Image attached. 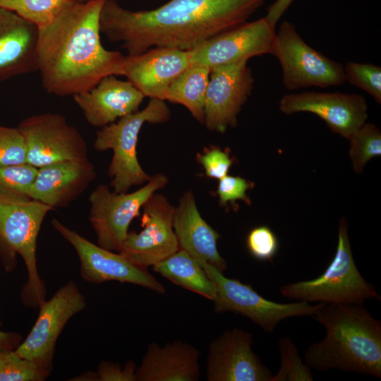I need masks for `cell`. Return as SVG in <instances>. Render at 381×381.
<instances>
[{"label": "cell", "instance_id": "cell-1", "mask_svg": "<svg viewBox=\"0 0 381 381\" xmlns=\"http://www.w3.org/2000/svg\"><path fill=\"white\" fill-rule=\"evenodd\" d=\"M267 0H169L151 10L131 11L104 0L100 32L127 55L164 47L189 51L248 21Z\"/></svg>", "mask_w": 381, "mask_h": 381}, {"label": "cell", "instance_id": "cell-2", "mask_svg": "<svg viewBox=\"0 0 381 381\" xmlns=\"http://www.w3.org/2000/svg\"><path fill=\"white\" fill-rule=\"evenodd\" d=\"M104 0H71L39 28L37 71L44 89L56 96L87 91L103 78L122 75L125 55L106 49L99 17Z\"/></svg>", "mask_w": 381, "mask_h": 381}, {"label": "cell", "instance_id": "cell-3", "mask_svg": "<svg viewBox=\"0 0 381 381\" xmlns=\"http://www.w3.org/2000/svg\"><path fill=\"white\" fill-rule=\"evenodd\" d=\"M313 318L324 326L326 335L305 352L311 369L381 378V321L363 304L323 303Z\"/></svg>", "mask_w": 381, "mask_h": 381}, {"label": "cell", "instance_id": "cell-4", "mask_svg": "<svg viewBox=\"0 0 381 381\" xmlns=\"http://www.w3.org/2000/svg\"><path fill=\"white\" fill-rule=\"evenodd\" d=\"M279 294L296 301L325 303L363 304L380 300L375 286L366 281L355 263L348 234V222L340 219L334 257L318 277L279 287Z\"/></svg>", "mask_w": 381, "mask_h": 381}, {"label": "cell", "instance_id": "cell-5", "mask_svg": "<svg viewBox=\"0 0 381 381\" xmlns=\"http://www.w3.org/2000/svg\"><path fill=\"white\" fill-rule=\"evenodd\" d=\"M170 118L171 111L164 101L152 98L141 111L97 131L94 142L95 150H113L108 174L114 192H128L132 186L143 185L150 180L151 176L143 170L137 157L138 135L145 123H163Z\"/></svg>", "mask_w": 381, "mask_h": 381}, {"label": "cell", "instance_id": "cell-6", "mask_svg": "<svg viewBox=\"0 0 381 381\" xmlns=\"http://www.w3.org/2000/svg\"><path fill=\"white\" fill-rule=\"evenodd\" d=\"M52 210L37 200L0 196V239L25 262L28 281L21 295L24 303L31 307H40L45 301V289L37 266V241L44 217Z\"/></svg>", "mask_w": 381, "mask_h": 381}, {"label": "cell", "instance_id": "cell-7", "mask_svg": "<svg viewBox=\"0 0 381 381\" xmlns=\"http://www.w3.org/2000/svg\"><path fill=\"white\" fill-rule=\"evenodd\" d=\"M279 62L282 85L289 91L339 86L346 83L344 65L309 46L291 22L276 31L272 53Z\"/></svg>", "mask_w": 381, "mask_h": 381}, {"label": "cell", "instance_id": "cell-8", "mask_svg": "<svg viewBox=\"0 0 381 381\" xmlns=\"http://www.w3.org/2000/svg\"><path fill=\"white\" fill-rule=\"evenodd\" d=\"M216 289L213 301L217 313H234L248 318L265 332L272 333L284 320L313 317L323 303L312 305L305 301L280 303L263 298L249 284L225 277L213 265L198 261Z\"/></svg>", "mask_w": 381, "mask_h": 381}, {"label": "cell", "instance_id": "cell-9", "mask_svg": "<svg viewBox=\"0 0 381 381\" xmlns=\"http://www.w3.org/2000/svg\"><path fill=\"white\" fill-rule=\"evenodd\" d=\"M167 183L164 174H156L132 193H116L104 184L97 186L89 197V220L97 235V245L119 253L131 221L139 215L147 200Z\"/></svg>", "mask_w": 381, "mask_h": 381}, {"label": "cell", "instance_id": "cell-10", "mask_svg": "<svg viewBox=\"0 0 381 381\" xmlns=\"http://www.w3.org/2000/svg\"><path fill=\"white\" fill-rule=\"evenodd\" d=\"M17 128L25 142L27 163L36 168L57 162L89 159L83 137L59 114L32 115Z\"/></svg>", "mask_w": 381, "mask_h": 381}, {"label": "cell", "instance_id": "cell-11", "mask_svg": "<svg viewBox=\"0 0 381 381\" xmlns=\"http://www.w3.org/2000/svg\"><path fill=\"white\" fill-rule=\"evenodd\" d=\"M85 306V300L77 285L70 281L47 301L40 306L35 325L26 339L15 349L49 374L56 340L67 322Z\"/></svg>", "mask_w": 381, "mask_h": 381}, {"label": "cell", "instance_id": "cell-12", "mask_svg": "<svg viewBox=\"0 0 381 381\" xmlns=\"http://www.w3.org/2000/svg\"><path fill=\"white\" fill-rule=\"evenodd\" d=\"M52 224L76 251L80 262V274L86 282L101 284L116 281L140 286L159 294H164L163 284L147 269L134 265L119 253H115L94 244L55 218Z\"/></svg>", "mask_w": 381, "mask_h": 381}, {"label": "cell", "instance_id": "cell-13", "mask_svg": "<svg viewBox=\"0 0 381 381\" xmlns=\"http://www.w3.org/2000/svg\"><path fill=\"white\" fill-rule=\"evenodd\" d=\"M142 231L128 232L119 253L147 269L179 248L173 227L174 208L167 197L155 193L143 206Z\"/></svg>", "mask_w": 381, "mask_h": 381}, {"label": "cell", "instance_id": "cell-14", "mask_svg": "<svg viewBox=\"0 0 381 381\" xmlns=\"http://www.w3.org/2000/svg\"><path fill=\"white\" fill-rule=\"evenodd\" d=\"M248 61L211 68L207 85L204 124L214 132L235 128L238 115L250 96L255 79Z\"/></svg>", "mask_w": 381, "mask_h": 381}, {"label": "cell", "instance_id": "cell-15", "mask_svg": "<svg viewBox=\"0 0 381 381\" xmlns=\"http://www.w3.org/2000/svg\"><path fill=\"white\" fill-rule=\"evenodd\" d=\"M276 26L266 17L246 22L188 51L190 64L210 68L272 54Z\"/></svg>", "mask_w": 381, "mask_h": 381}, {"label": "cell", "instance_id": "cell-16", "mask_svg": "<svg viewBox=\"0 0 381 381\" xmlns=\"http://www.w3.org/2000/svg\"><path fill=\"white\" fill-rule=\"evenodd\" d=\"M279 108L284 114L312 113L330 131L349 140L366 122L368 104L359 94L341 92L303 91L284 95Z\"/></svg>", "mask_w": 381, "mask_h": 381}, {"label": "cell", "instance_id": "cell-17", "mask_svg": "<svg viewBox=\"0 0 381 381\" xmlns=\"http://www.w3.org/2000/svg\"><path fill=\"white\" fill-rule=\"evenodd\" d=\"M253 337L238 327L224 331L209 345L208 381H270L273 375L253 351Z\"/></svg>", "mask_w": 381, "mask_h": 381}, {"label": "cell", "instance_id": "cell-18", "mask_svg": "<svg viewBox=\"0 0 381 381\" xmlns=\"http://www.w3.org/2000/svg\"><path fill=\"white\" fill-rule=\"evenodd\" d=\"M190 64L188 51L155 47L125 56L122 75L145 97L165 101L171 83Z\"/></svg>", "mask_w": 381, "mask_h": 381}, {"label": "cell", "instance_id": "cell-19", "mask_svg": "<svg viewBox=\"0 0 381 381\" xmlns=\"http://www.w3.org/2000/svg\"><path fill=\"white\" fill-rule=\"evenodd\" d=\"M114 75L103 78L90 90L73 95L90 125L102 128L138 111L145 95L128 80Z\"/></svg>", "mask_w": 381, "mask_h": 381}, {"label": "cell", "instance_id": "cell-20", "mask_svg": "<svg viewBox=\"0 0 381 381\" xmlns=\"http://www.w3.org/2000/svg\"><path fill=\"white\" fill-rule=\"evenodd\" d=\"M96 174L89 159L57 162L41 167L37 168L29 197L53 210L65 207L85 190Z\"/></svg>", "mask_w": 381, "mask_h": 381}, {"label": "cell", "instance_id": "cell-21", "mask_svg": "<svg viewBox=\"0 0 381 381\" xmlns=\"http://www.w3.org/2000/svg\"><path fill=\"white\" fill-rule=\"evenodd\" d=\"M38 32L36 25L0 8V83L37 71Z\"/></svg>", "mask_w": 381, "mask_h": 381}, {"label": "cell", "instance_id": "cell-22", "mask_svg": "<svg viewBox=\"0 0 381 381\" xmlns=\"http://www.w3.org/2000/svg\"><path fill=\"white\" fill-rule=\"evenodd\" d=\"M173 227L179 249L222 272L226 270L227 262L217 250L220 235L201 216L191 190L184 193L175 207Z\"/></svg>", "mask_w": 381, "mask_h": 381}, {"label": "cell", "instance_id": "cell-23", "mask_svg": "<svg viewBox=\"0 0 381 381\" xmlns=\"http://www.w3.org/2000/svg\"><path fill=\"white\" fill-rule=\"evenodd\" d=\"M200 352L182 340L163 346L150 343L136 368V381H198Z\"/></svg>", "mask_w": 381, "mask_h": 381}, {"label": "cell", "instance_id": "cell-24", "mask_svg": "<svg viewBox=\"0 0 381 381\" xmlns=\"http://www.w3.org/2000/svg\"><path fill=\"white\" fill-rule=\"evenodd\" d=\"M155 272L185 289L209 300L216 298V289L197 260L179 249L153 266Z\"/></svg>", "mask_w": 381, "mask_h": 381}, {"label": "cell", "instance_id": "cell-25", "mask_svg": "<svg viewBox=\"0 0 381 381\" xmlns=\"http://www.w3.org/2000/svg\"><path fill=\"white\" fill-rule=\"evenodd\" d=\"M210 68L191 64L170 85L166 100L185 107L201 123L205 119V105Z\"/></svg>", "mask_w": 381, "mask_h": 381}, {"label": "cell", "instance_id": "cell-26", "mask_svg": "<svg viewBox=\"0 0 381 381\" xmlns=\"http://www.w3.org/2000/svg\"><path fill=\"white\" fill-rule=\"evenodd\" d=\"M349 140L353 169L361 174L369 160L381 155L380 130L375 125L365 122Z\"/></svg>", "mask_w": 381, "mask_h": 381}, {"label": "cell", "instance_id": "cell-27", "mask_svg": "<svg viewBox=\"0 0 381 381\" xmlns=\"http://www.w3.org/2000/svg\"><path fill=\"white\" fill-rule=\"evenodd\" d=\"M71 0H0V8L11 11L38 28L49 23Z\"/></svg>", "mask_w": 381, "mask_h": 381}, {"label": "cell", "instance_id": "cell-28", "mask_svg": "<svg viewBox=\"0 0 381 381\" xmlns=\"http://www.w3.org/2000/svg\"><path fill=\"white\" fill-rule=\"evenodd\" d=\"M37 168L28 163L0 166V196L16 200H32L30 189Z\"/></svg>", "mask_w": 381, "mask_h": 381}, {"label": "cell", "instance_id": "cell-29", "mask_svg": "<svg viewBox=\"0 0 381 381\" xmlns=\"http://www.w3.org/2000/svg\"><path fill=\"white\" fill-rule=\"evenodd\" d=\"M280 354L279 370L270 381H313L311 368L303 362L292 339L282 337L278 343Z\"/></svg>", "mask_w": 381, "mask_h": 381}, {"label": "cell", "instance_id": "cell-30", "mask_svg": "<svg viewBox=\"0 0 381 381\" xmlns=\"http://www.w3.org/2000/svg\"><path fill=\"white\" fill-rule=\"evenodd\" d=\"M48 375L14 349H0V381H41Z\"/></svg>", "mask_w": 381, "mask_h": 381}, {"label": "cell", "instance_id": "cell-31", "mask_svg": "<svg viewBox=\"0 0 381 381\" xmlns=\"http://www.w3.org/2000/svg\"><path fill=\"white\" fill-rule=\"evenodd\" d=\"M345 80L369 94L381 104V68L370 63L348 61L344 66Z\"/></svg>", "mask_w": 381, "mask_h": 381}, {"label": "cell", "instance_id": "cell-32", "mask_svg": "<svg viewBox=\"0 0 381 381\" xmlns=\"http://www.w3.org/2000/svg\"><path fill=\"white\" fill-rule=\"evenodd\" d=\"M27 163L24 138L17 127L0 126V166Z\"/></svg>", "mask_w": 381, "mask_h": 381}, {"label": "cell", "instance_id": "cell-33", "mask_svg": "<svg viewBox=\"0 0 381 381\" xmlns=\"http://www.w3.org/2000/svg\"><path fill=\"white\" fill-rule=\"evenodd\" d=\"M250 254L258 260L271 261L279 249V241L272 230L265 225L252 229L246 237Z\"/></svg>", "mask_w": 381, "mask_h": 381}, {"label": "cell", "instance_id": "cell-34", "mask_svg": "<svg viewBox=\"0 0 381 381\" xmlns=\"http://www.w3.org/2000/svg\"><path fill=\"white\" fill-rule=\"evenodd\" d=\"M207 177L221 179L227 175L233 163L229 150L212 146L197 157Z\"/></svg>", "mask_w": 381, "mask_h": 381}, {"label": "cell", "instance_id": "cell-35", "mask_svg": "<svg viewBox=\"0 0 381 381\" xmlns=\"http://www.w3.org/2000/svg\"><path fill=\"white\" fill-rule=\"evenodd\" d=\"M254 183L243 177L226 175L219 180L217 193L219 204L226 205L241 200L250 205V200L246 192L253 188Z\"/></svg>", "mask_w": 381, "mask_h": 381}, {"label": "cell", "instance_id": "cell-36", "mask_svg": "<svg viewBox=\"0 0 381 381\" xmlns=\"http://www.w3.org/2000/svg\"><path fill=\"white\" fill-rule=\"evenodd\" d=\"M97 380L100 381H136L135 363L128 361L123 367L110 361H102L98 366Z\"/></svg>", "mask_w": 381, "mask_h": 381}, {"label": "cell", "instance_id": "cell-37", "mask_svg": "<svg viewBox=\"0 0 381 381\" xmlns=\"http://www.w3.org/2000/svg\"><path fill=\"white\" fill-rule=\"evenodd\" d=\"M294 0H276L269 6L266 18L274 26L289 9Z\"/></svg>", "mask_w": 381, "mask_h": 381}, {"label": "cell", "instance_id": "cell-38", "mask_svg": "<svg viewBox=\"0 0 381 381\" xmlns=\"http://www.w3.org/2000/svg\"><path fill=\"white\" fill-rule=\"evenodd\" d=\"M20 336L0 329V349H15L19 344Z\"/></svg>", "mask_w": 381, "mask_h": 381}, {"label": "cell", "instance_id": "cell-39", "mask_svg": "<svg viewBox=\"0 0 381 381\" xmlns=\"http://www.w3.org/2000/svg\"><path fill=\"white\" fill-rule=\"evenodd\" d=\"M77 1H81V2H84V1H87V0H77Z\"/></svg>", "mask_w": 381, "mask_h": 381}]
</instances>
